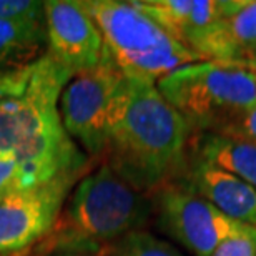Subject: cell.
I'll return each instance as SVG.
<instances>
[{"label": "cell", "mask_w": 256, "mask_h": 256, "mask_svg": "<svg viewBox=\"0 0 256 256\" xmlns=\"http://www.w3.org/2000/svg\"><path fill=\"white\" fill-rule=\"evenodd\" d=\"M74 74L47 52L37 62L0 75V152L35 183L85 176L88 158L65 132L58 100Z\"/></svg>", "instance_id": "obj_1"}, {"label": "cell", "mask_w": 256, "mask_h": 256, "mask_svg": "<svg viewBox=\"0 0 256 256\" xmlns=\"http://www.w3.org/2000/svg\"><path fill=\"white\" fill-rule=\"evenodd\" d=\"M190 126L155 84L124 75L108 124L106 163L136 192H155L186 158Z\"/></svg>", "instance_id": "obj_2"}, {"label": "cell", "mask_w": 256, "mask_h": 256, "mask_svg": "<svg viewBox=\"0 0 256 256\" xmlns=\"http://www.w3.org/2000/svg\"><path fill=\"white\" fill-rule=\"evenodd\" d=\"M152 203L104 163L75 186L66 208L35 256H100L106 244L125 238L148 222Z\"/></svg>", "instance_id": "obj_3"}, {"label": "cell", "mask_w": 256, "mask_h": 256, "mask_svg": "<svg viewBox=\"0 0 256 256\" xmlns=\"http://www.w3.org/2000/svg\"><path fill=\"white\" fill-rule=\"evenodd\" d=\"M82 4L98 27L112 62L128 78L156 85L172 72L200 62L135 0H85Z\"/></svg>", "instance_id": "obj_4"}, {"label": "cell", "mask_w": 256, "mask_h": 256, "mask_svg": "<svg viewBox=\"0 0 256 256\" xmlns=\"http://www.w3.org/2000/svg\"><path fill=\"white\" fill-rule=\"evenodd\" d=\"M165 100L196 132H216L256 104V70L238 64L194 62L156 84Z\"/></svg>", "instance_id": "obj_5"}, {"label": "cell", "mask_w": 256, "mask_h": 256, "mask_svg": "<svg viewBox=\"0 0 256 256\" xmlns=\"http://www.w3.org/2000/svg\"><path fill=\"white\" fill-rule=\"evenodd\" d=\"M153 193L158 226L194 256H213L228 240L256 232L228 218L178 178L168 180Z\"/></svg>", "instance_id": "obj_6"}, {"label": "cell", "mask_w": 256, "mask_h": 256, "mask_svg": "<svg viewBox=\"0 0 256 256\" xmlns=\"http://www.w3.org/2000/svg\"><path fill=\"white\" fill-rule=\"evenodd\" d=\"M122 78L124 74L105 52L98 66L75 74L60 95L58 112L65 132L92 156L105 155L112 106Z\"/></svg>", "instance_id": "obj_7"}, {"label": "cell", "mask_w": 256, "mask_h": 256, "mask_svg": "<svg viewBox=\"0 0 256 256\" xmlns=\"http://www.w3.org/2000/svg\"><path fill=\"white\" fill-rule=\"evenodd\" d=\"M80 175L0 194V256H22L47 238Z\"/></svg>", "instance_id": "obj_8"}, {"label": "cell", "mask_w": 256, "mask_h": 256, "mask_svg": "<svg viewBox=\"0 0 256 256\" xmlns=\"http://www.w3.org/2000/svg\"><path fill=\"white\" fill-rule=\"evenodd\" d=\"M45 5L48 52L72 74L92 70L105 57L98 27L76 0H48Z\"/></svg>", "instance_id": "obj_9"}, {"label": "cell", "mask_w": 256, "mask_h": 256, "mask_svg": "<svg viewBox=\"0 0 256 256\" xmlns=\"http://www.w3.org/2000/svg\"><path fill=\"white\" fill-rule=\"evenodd\" d=\"M175 178L228 218L256 228V188L246 182L188 155Z\"/></svg>", "instance_id": "obj_10"}, {"label": "cell", "mask_w": 256, "mask_h": 256, "mask_svg": "<svg viewBox=\"0 0 256 256\" xmlns=\"http://www.w3.org/2000/svg\"><path fill=\"white\" fill-rule=\"evenodd\" d=\"M256 44V0H223V14L194 48L200 62L242 64Z\"/></svg>", "instance_id": "obj_11"}, {"label": "cell", "mask_w": 256, "mask_h": 256, "mask_svg": "<svg viewBox=\"0 0 256 256\" xmlns=\"http://www.w3.org/2000/svg\"><path fill=\"white\" fill-rule=\"evenodd\" d=\"M135 4L193 54L223 14V0H135Z\"/></svg>", "instance_id": "obj_12"}, {"label": "cell", "mask_w": 256, "mask_h": 256, "mask_svg": "<svg viewBox=\"0 0 256 256\" xmlns=\"http://www.w3.org/2000/svg\"><path fill=\"white\" fill-rule=\"evenodd\" d=\"M188 156L246 182L256 188V145L220 133L196 132L188 142Z\"/></svg>", "instance_id": "obj_13"}, {"label": "cell", "mask_w": 256, "mask_h": 256, "mask_svg": "<svg viewBox=\"0 0 256 256\" xmlns=\"http://www.w3.org/2000/svg\"><path fill=\"white\" fill-rule=\"evenodd\" d=\"M48 52L42 22H0V75L17 72Z\"/></svg>", "instance_id": "obj_14"}, {"label": "cell", "mask_w": 256, "mask_h": 256, "mask_svg": "<svg viewBox=\"0 0 256 256\" xmlns=\"http://www.w3.org/2000/svg\"><path fill=\"white\" fill-rule=\"evenodd\" d=\"M116 256H182L175 248L145 232H133L116 243Z\"/></svg>", "instance_id": "obj_15"}, {"label": "cell", "mask_w": 256, "mask_h": 256, "mask_svg": "<svg viewBox=\"0 0 256 256\" xmlns=\"http://www.w3.org/2000/svg\"><path fill=\"white\" fill-rule=\"evenodd\" d=\"M45 5L37 0H0V22H42Z\"/></svg>", "instance_id": "obj_16"}, {"label": "cell", "mask_w": 256, "mask_h": 256, "mask_svg": "<svg viewBox=\"0 0 256 256\" xmlns=\"http://www.w3.org/2000/svg\"><path fill=\"white\" fill-rule=\"evenodd\" d=\"M213 133L240 138V140L254 143L256 145V104L246 110L240 112V114H236L228 122H224V124Z\"/></svg>", "instance_id": "obj_17"}, {"label": "cell", "mask_w": 256, "mask_h": 256, "mask_svg": "<svg viewBox=\"0 0 256 256\" xmlns=\"http://www.w3.org/2000/svg\"><path fill=\"white\" fill-rule=\"evenodd\" d=\"M34 185H40V183H35L14 158L0 152V194Z\"/></svg>", "instance_id": "obj_18"}, {"label": "cell", "mask_w": 256, "mask_h": 256, "mask_svg": "<svg viewBox=\"0 0 256 256\" xmlns=\"http://www.w3.org/2000/svg\"><path fill=\"white\" fill-rule=\"evenodd\" d=\"M213 256H256V232L228 240Z\"/></svg>", "instance_id": "obj_19"}, {"label": "cell", "mask_w": 256, "mask_h": 256, "mask_svg": "<svg viewBox=\"0 0 256 256\" xmlns=\"http://www.w3.org/2000/svg\"><path fill=\"white\" fill-rule=\"evenodd\" d=\"M243 66H248V68H254L256 70V44L252 47V50L246 54V57L243 58V62L240 64Z\"/></svg>", "instance_id": "obj_20"}, {"label": "cell", "mask_w": 256, "mask_h": 256, "mask_svg": "<svg viewBox=\"0 0 256 256\" xmlns=\"http://www.w3.org/2000/svg\"><path fill=\"white\" fill-rule=\"evenodd\" d=\"M57 256H90V254H57Z\"/></svg>", "instance_id": "obj_21"}]
</instances>
